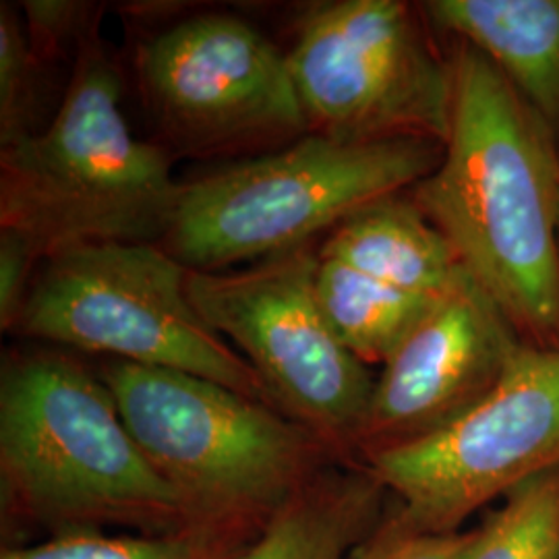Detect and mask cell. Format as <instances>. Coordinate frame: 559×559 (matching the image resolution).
Returning a JSON list of instances; mask_svg holds the SVG:
<instances>
[{"label": "cell", "instance_id": "obj_1", "mask_svg": "<svg viewBox=\"0 0 559 559\" xmlns=\"http://www.w3.org/2000/svg\"><path fill=\"white\" fill-rule=\"evenodd\" d=\"M440 166L408 189L520 338L559 348V140L500 69L452 40Z\"/></svg>", "mask_w": 559, "mask_h": 559}, {"label": "cell", "instance_id": "obj_2", "mask_svg": "<svg viewBox=\"0 0 559 559\" xmlns=\"http://www.w3.org/2000/svg\"><path fill=\"white\" fill-rule=\"evenodd\" d=\"M122 78L96 27L80 46L59 110L0 150V228L41 261L92 242H160L179 201L173 156L131 133Z\"/></svg>", "mask_w": 559, "mask_h": 559}, {"label": "cell", "instance_id": "obj_3", "mask_svg": "<svg viewBox=\"0 0 559 559\" xmlns=\"http://www.w3.org/2000/svg\"><path fill=\"white\" fill-rule=\"evenodd\" d=\"M0 479L13 506L60 533L98 524L168 533L201 522L145 459L100 376L59 353L2 367Z\"/></svg>", "mask_w": 559, "mask_h": 559}, {"label": "cell", "instance_id": "obj_4", "mask_svg": "<svg viewBox=\"0 0 559 559\" xmlns=\"http://www.w3.org/2000/svg\"><path fill=\"white\" fill-rule=\"evenodd\" d=\"M441 158L438 141H340L307 133L180 182L175 216L158 245L189 272L265 260L311 245L371 201L413 189Z\"/></svg>", "mask_w": 559, "mask_h": 559}, {"label": "cell", "instance_id": "obj_5", "mask_svg": "<svg viewBox=\"0 0 559 559\" xmlns=\"http://www.w3.org/2000/svg\"><path fill=\"white\" fill-rule=\"evenodd\" d=\"M100 380L145 459L201 522L265 524L338 456L260 400L198 376L110 360Z\"/></svg>", "mask_w": 559, "mask_h": 559}, {"label": "cell", "instance_id": "obj_6", "mask_svg": "<svg viewBox=\"0 0 559 559\" xmlns=\"http://www.w3.org/2000/svg\"><path fill=\"white\" fill-rule=\"evenodd\" d=\"M189 270L158 242H92L44 261L13 332L216 381L272 406L258 371L189 299Z\"/></svg>", "mask_w": 559, "mask_h": 559}, {"label": "cell", "instance_id": "obj_7", "mask_svg": "<svg viewBox=\"0 0 559 559\" xmlns=\"http://www.w3.org/2000/svg\"><path fill=\"white\" fill-rule=\"evenodd\" d=\"M420 4L336 0L309 7L286 55L309 133L340 141L445 143L454 73Z\"/></svg>", "mask_w": 559, "mask_h": 559}, {"label": "cell", "instance_id": "obj_8", "mask_svg": "<svg viewBox=\"0 0 559 559\" xmlns=\"http://www.w3.org/2000/svg\"><path fill=\"white\" fill-rule=\"evenodd\" d=\"M311 245L239 272H189L203 321L233 340L258 371L274 408L336 454H357L376 378L332 332L316 295Z\"/></svg>", "mask_w": 559, "mask_h": 559}, {"label": "cell", "instance_id": "obj_9", "mask_svg": "<svg viewBox=\"0 0 559 559\" xmlns=\"http://www.w3.org/2000/svg\"><path fill=\"white\" fill-rule=\"evenodd\" d=\"M141 102L175 158L274 152L309 133L286 55L258 27L200 13L143 38Z\"/></svg>", "mask_w": 559, "mask_h": 559}, {"label": "cell", "instance_id": "obj_10", "mask_svg": "<svg viewBox=\"0 0 559 559\" xmlns=\"http://www.w3.org/2000/svg\"><path fill=\"white\" fill-rule=\"evenodd\" d=\"M362 466L415 526L460 531L489 501L559 468V348L524 344L471 413L429 438L367 454Z\"/></svg>", "mask_w": 559, "mask_h": 559}, {"label": "cell", "instance_id": "obj_11", "mask_svg": "<svg viewBox=\"0 0 559 559\" xmlns=\"http://www.w3.org/2000/svg\"><path fill=\"white\" fill-rule=\"evenodd\" d=\"M524 344L468 274L383 362L357 454L423 440L462 419L493 392Z\"/></svg>", "mask_w": 559, "mask_h": 559}, {"label": "cell", "instance_id": "obj_12", "mask_svg": "<svg viewBox=\"0 0 559 559\" xmlns=\"http://www.w3.org/2000/svg\"><path fill=\"white\" fill-rule=\"evenodd\" d=\"M431 27L477 48L559 140V0H429Z\"/></svg>", "mask_w": 559, "mask_h": 559}, {"label": "cell", "instance_id": "obj_13", "mask_svg": "<svg viewBox=\"0 0 559 559\" xmlns=\"http://www.w3.org/2000/svg\"><path fill=\"white\" fill-rule=\"evenodd\" d=\"M318 253L415 295L441 297L468 276L454 245L408 191L362 205L328 233Z\"/></svg>", "mask_w": 559, "mask_h": 559}, {"label": "cell", "instance_id": "obj_14", "mask_svg": "<svg viewBox=\"0 0 559 559\" xmlns=\"http://www.w3.org/2000/svg\"><path fill=\"white\" fill-rule=\"evenodd\" d=\"M383 491L365 466L325 468L235 559H344L380 524Z\"/></svg>", "mask_w": 559, "mask_h": 559}, {"label": "cell", "instance_id": "obj_15", "mask_svg": "<svg viewBox=\"0 0 559 559\" xmlns=\"http://www.w3.org/2000/svg\"><path fill=\"white\" fill-rule=\"evenodd\" d=\"M316 295L336 338L360 360L383 365L443 297L415 295L320 258Z\"/></svg>", "mask_w": 559, "mask_h": 559}, {"label": "cell", "instance_id": "obj_16", "mask_svg": "<svg viewBox=\"0 0 559 559\" xmlns=\"http://www.w3.org/2000/svg\"><path fill=\"white\" fill-rule=\"evenodd\" d=\"M240 524L200 522L168 533L102 535L94 528L64 531L34 547L2 551L0 559H235L247 545Z\"/></svg>", "mask_w": 559, "mask_h": 559}, {"label": "cell", "instance_id": "obj_17", "mask_svg": "<svg viewBox=\"0 0 559 559\" xmlns=\"http://www.w3.org/2000/svg\"><path fill=\"white\" fill-rule=\"evenodd\" d=\"M466 559H559V468L512 489L473 528Z\"/></svg>", "mask_w": 559, "mask_h": 559}, {"label": "cell", "instance_id": "obj_18", "mask_svg": "<svg viewBox=\"0 0 559 559\" xmlns=\"http://www.w3.org/2000/svg\"><path fill=\"white\" fill-rule=\"evenodd\" d=\"M41 64L17 11L0 4V150L40 133Z\"/></svg>", "mask_w": 559, "mask_h": 559}, {"label": "cell", "instance_id": "obj_19", "mask_svg": "<svg viewBox=\"0 0 559 559\" xmlns=\"http://www.w3.org/2000/svg\"><path fill=\"white\" fill-rule=\"evenodd\" d=\"M25 32L34 55L44 62L73 52L100 27L102 9L80 0H27L23 2Z\"/></svg>", "mask_w": 559, "mask_h": 559}, {"label": "cell", "instance_id": "obj_20", "mask_svg": "<svg viewBox=\"0 0 559 559\" xmlns=\"http://www.w3.org/2000/svg\"><path fill=\"white\" fill-rule=\"evenodd\" d=\"M471 543L473 528L425 531L396 512L380 522L344 559H466Z\"/></svg>", "mask_w": 559, "mask_h": 559}, {"label": "cell", "instance_id": "obj_21", "mask_svg": "<svg viewBox=\"0 0 559 559\" xmlns=\"http://www.w3.org/2000/svg\"><path fill=\"white\" fill-rule=\"evenodd\" d=\"M41 258L20 233L0 228V328L13 332Z\"/></svg>", "mask_w": 559, "mask_h": 559}, {"label": "cell", "instance_id": "obj_22", "mask_svg": "<svg viewBox=\"0 0 559 559\" xmlns=\"http://www.w3.org/2000/svg\"><path fill=\"white\" fill-rule=\"evenodd\" d=\"M558 249H559V221H558Z\"/></svg>", "mask_w": 559, "mask_h": 559}]
</instances>
